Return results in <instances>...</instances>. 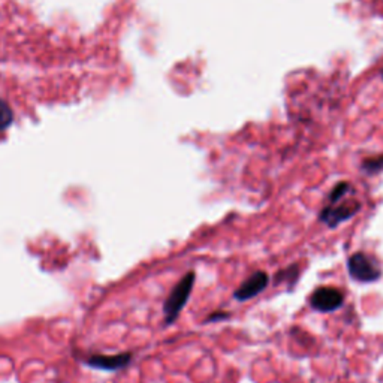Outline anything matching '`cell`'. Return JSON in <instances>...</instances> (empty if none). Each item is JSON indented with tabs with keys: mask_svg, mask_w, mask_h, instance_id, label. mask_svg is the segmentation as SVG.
Segmentation results:
<instances>
[{
	"mask_svg": "<svg viewBox=\"0 0 383 383\" xmlns=\"http://www.w3.org/2000/svg\"><path fill=\"white\" fill-rule=\"evenodd\" d=\"M195 285V273H187L177 286L171 290V295L168 300L165 301V319H167V324H172L177 316L184 309V305L190 297L192 289Z\"/></svg>",
	"mask_w": 383,
	"mask_h": 383,
	"instance_id": "obj_1",
	"label": "cell"
},
{
	"mask_svg": "<svg viewBox=\"0 0 383 383\" xmlns=\"http://www.w3.org/2000/svg\"><path fill=\"white\" fill-rule=\"evenodd\" d=\"M349 274L352 278L358 280L363 283H372L380 277L379 266L375 264V261L370 259L365 253H355L348 261Z\"/></svg>",
	"mask_w": 383,
	"mask_h": 383,
	"instance_id": "obj_2",
	"label": "cell"
},
{
	"mask_svg": "<svg viewBox=\"0 0 383 383\" xmlns=\"http://www.w3.org/2000/svg\"><path fill=\"white\" fill-rule=\"evenodd\" d=\"M343 301H344L343 293L336 288H328V286L316 289L310 297L312 307L322 313L334 312L340 309L343 305Z\"/></svg>",
	"mask_w": 383,
	"mask_h": 383,
	"instance_id": "obj_3",
	"label": "cell"
},
{
	"mask_svg": "<svg viewBox=\"0 0 383 383\" xmlns=\"http://www.w3.org/2000/svg\"><path fill=\"white\" fill-rule=\"evenodd\" d=\"M361 204L358 202H349V204H341V206H328L321 213V220L328 225L329 228H336L341 222H346L360 211Z\"/></svg>",
	"mask_w": 383,
	"mask_h": 383,
	"instance_id": "obj_4",
	"label": "cell"
},
{
	"mask_svg": "<svg viewBox=\"0 0 383 383\" xmlns=\"http://www.w3.org/2000/svg\"><path fill=\"white\" fill-rule=\"evenodd\" d=\"M268 283H270V278H268L266 273L258 271V273H254L253 276H250L246 282L235 290L234 295L238 301H247L253 297L259 295L262 290L266 289Z\"/></svg>",
	"mask_w": 383,
	"mask_h": 383,
	"instance_id": "obj_5",
	"label": "cell"
},
{
	"mask_svg": "<svg viewBox=\"0 0 383 383\" xmlns=\"http://www.w3.org/2000/svg\"><path fill=\"white\" fill-rule=\"evenodd\" d=\"M132 356L131 353H122V355H93L87 358V364L90 367L107 370V372H114V370H120L131 363Z\"/></svg>",
	"mask_w": 383,
	"mask_h": 383,
	"instance_id": "obj_6",
	"label": "cell"
},
{
	"mask_svg": "<svg viewBox=\"0 0 383 383\" xmlns=\"http://www.w3.org/2000/svg\"><path fill=\"white\" fill-rule=\"evenodd\" d=\"M350 190L349 183H338L333 192L329 194V206H336L337 202H340L344 196L348 195V192Z\"/></svg>",
	"mask_w": 383,
	"mask_h": 383,
	"instance_id": "obj_7",
	"label": "cell"
},
{
	"mask_svg": "<svg viewBox=\"0 0 383 383\" xmlns=\"http://www.w3.org/2000/svg\"><path fill=\"white\" fill-rule=\"evenodd\" d=\"M12 119H14V116H12L9 105L0 99V131L6 129V127L12 123Z\"/></svg>",
	"mask_w": 383,
	"mask_h": 383,
	"instance_id": "obj_8",
	"label": "cell"
},
{
	"mask_svg": "<svg viewBox=\"0 0 383 383\" xmlns=\"http://www.w3.org/2000/svg\"><path fill=\"white\" fill-rule=\"evenodd\" d=\"M363 168L370 172V174H376L383 170V158H376V159H368L364 160Z\"/></svg>",
	"mask_w": 383,
	"mask_h": 383,
	"instance_id": "obj_9",
	"label": "cell"
},
{
	"mask_svg": "<svg viewBox=\"0 0 383 383\" xmlns=\"http://www.w3.org/2000/svg\"><path fill=\"white\" fill-rule=\"evenodd\" d=\"M229 314L228 313H214L208 316V321H219V319H226Z\"/></svg>",
	"mask_w": 383,
	"mask_h": 383,
	"instance_id": "obj_10",
	"label": "cell"
}]
</instances>
